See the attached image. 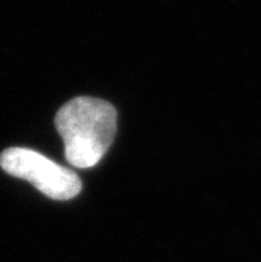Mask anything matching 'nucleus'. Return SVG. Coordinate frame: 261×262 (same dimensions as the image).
I'll use <instances>...</instances> for the list:
<instances>
[{"label":"nucleus","instance_id":"obj_1","mask_svg":"<svg viewBox=\"0 0 261 262\" xmlns=\"http://www.w3.org/2000/svg\"><path fill=\"white\" fill-rule=\"evenodd\" d=\"M65 157L76 168H91L110 148L116 132V110L103 99L79 96L66 102L55 116Z\"/></svg>","mask_w":261,"mask_h":262},{"label":"nucleus","instance_id":"obj_2","mask_svg":"<svg viewBox=\"0 0 261 262\" xmlns=\"http://www.w3.org/2000/svg\"><path fill=\"white\" fill-rule=\"evenodd\" d=\"M0 166L5 173L33 184L52 200H71L82 190V182L74 171L29 148L5 149L0 154Z\"/></svg>","mask_w":261,"mask_h":262}]
</instances>
